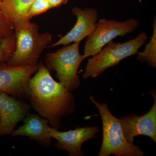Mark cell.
<instances>
[{
  "label": "cell",
  "instance_id": "9c48e42d",
  "mask_svg": "<svg viewBox=\"0 0 156 156\" xmlns=\"http://www.w3.org/2000/svg\"><path fill=\"white\" fill-rule=\"evenodd\" d=\"M100 131L98 126L78 127L64 132L53 127L50 128V136L56 140L54 146L59 150L67 151L70 156L85 155L82 145L87 140L95 137V134Z\"/></svg>",
  "mask_w": 156,
  "mask_h": 156
},
{
  "label": "cell",
  "instance_id": "8fae6325",
  "mask_svg": "<svg viewBox=\"0 0 156 156\" xmlns=\"http://www.w3.org/2000/svg\"><path fill=\"white\" fill-rule=\"evenodd\" d=\"M71 12L76 17L75 25L66 34L48 48H54L60 45L66 46L74 42L80 43L93 32L98 17L97 11L95 9H82L74 7L72 9Z\"/></svg>",
  "mask_w": 156,
  "mask_h": 156
},
{
  "label": "cell",
  "instance_id": "52a82bcc",
  "mask_svg": "<svg viewBox=\"0 0 156 156\" xmlns=\"http://www.w3.org/2000/svg\"><path fill=\"white\" fill-rule=\"evenodd\" d=\"M38 69L34 66L0 63V91L18 98H27V87L32 76Z\"/></svg>",
  "mask_w": 156,
  "mask_h": 156
},
{
  "label": "cell",
  "instance_id": "ac0fdd59",
  "mask_svg": "<svg viewBox=\"0 0 156 156\" xmlns=\"http://www.w3.org/2000/svg\"><path fill=\"white\" fill-rule=\"evenodd\" d=\"M69 0H49L51 9L58 8L66 4Z\"/></svg>",
  "mask_w": 156,
  "mask_h": 156
},
{
  "label": "cell",
  "instance_id": "d6986e66",
  "mask_svg": "<svg viewBox=\"0 0 156 156\" xmlns=\"http://www.w3.org/2000/svg\"><path fill=\"white\" fill-rule=\"evenodd\" d=\"M2 37L1 36V35H0V43H1V42L2 41V40L3 39Z\"/></svg>",
  "mask_w": 156,
  "mask_h": 156
},
{
  "label": "cell",
  "instance_id": "5bb4252c",
  "mask_svg": "<svg viewBox=\"0 0 156 156\" xmlns=\"http://www.w3.org/2000/svg\"><path fill=\"white\" fill-rule=\"evenodd\" d=\"M154 32L151 38L146 46L142 52H137V58L142 62H147L149 66L152 68L156 67V21L153 23Z\"/></svg>",
  "mask_w": 156,
  "mask_h": 156
},
{
  "label": "cell",
  "instance_id": "8992f818",
  "mask_svg": "<svg viewBox=\"0 0 156 156\" xmlns=\"http://www.w3.org/2000/svg\"><path fill=\"white\" fill-rule=\"evenodd\" d=\"M139 23V21L134 18L124 21L104 18L99 20L93 32L87 37L84 47V57L96 55L115 38L124 36L135 30Z\"/></svg>",
  "mask_w": 156,
  "mask_h": 156
},
{
  "label": "cell",
  "instance_id": "6da1fadb",
  "mask_svg": "<svg viewBox=\"0 0 156 156\" xmlns=\"http://www.w3.org/2000/svg\"><path fill=\"white\" fill-rule=\"evenodd\" d=\"M31 77L27 87V98L31 107L51 127L59 130L62 118L72 115L76 109L73 94L55 80L43 62Z\"/></svg>",
  "mask_w": 156,
  "mask_h": 156
},
{
  "label": "cell",
  "instance_id": "4fadbf2b",
  "mask_svg": "<svg viewBox=\"0 0 156 156\" xmlns=\"http://www.w3.org/2000/svg\"><path fill=\"white\" fill-rule=\"evenodd\" d=\"M35 0H2L0 11L9 20L13 28L18 23L27 20V10Z\"/></svg>",
  "mask_w": 156,
  "mask_h": 156
},
{
  "label": "cell",
  "instance_id": "30bf717a",
  "mask_svg": "<svg viewBox=\"0 0 156 156\" xmlns=\"http://www.w3.org/2000/svg\"><path fill=\"white\" fill-rule=\"evenodd\" d=\"M31 108L28 104L0 91V137L11 134Z\"/></svg>",
  "mask_w": 156,
  "mask_h": 156
},
{
  "label": "cell",
  "instance_id": "9a60e30c",
  "mask_svg": "<svg viewBox=\"0 0 156 156\" xmlns=\"http://www.w3.org/2000/svg\"><path fill=\"white\" fill-rule=\"evenodd\" d=\"M15 48V37L12 36L3 38L0 43V63L7 62L13 55Z\"/></svg>",
  "mask_w": 156,
  "mask_h": 156
},
{
  "label": "cell",
  "instance_id": "277c9868",
  "mask_svg": "<svg viewBox=\"0 0 156 156\" xmlns=\"http://www.w3.org/2000/svg\"><path fill=\"white\" fill-rule=\"evenodd\" d=\"M147 39L145 32L124 43L110 42L96 55L89 58L83 73V79L97 77L108 68L117 65L124 58L135 55Z\"/></svg>",
  "mask_w": 156,
  "mask_h": 156
},
{
  "label": "cell",
  "instance_id": "7a4b0ae2",
  "mask_svg": "<svg viewBox=\"0 0 156 156\" xmlns=\"http://www.w3.org/2000/svg\"><path fill=\"white\" fill-rule=\"evenodd\" d=\"M15 48L7 63L14 66H34L41 54L52 42V35L39 31V26L24 20L14 28Z\"/></svg>",
  "mask_w": 156,
  "mask_h": 156
},
{
  "label": "cell",
  "instance_id": "5b68a950",
  "mask_svg": "<svg viewBox=\"0 0 156 156\" xmlns=\"http://www.w3.org/2000/svg\"><path fill=\"white\" fill-rule=\"evenodd\" d=\"M80 42L64 46L53 53H48L45 58V66L49 71L56 72L59 82L68 91L78 89L80 84L78 69L85 59L79 50Z\"/></svg>",
  "mask_w": 156,
  "mask_h": 156
},
{
  "label": "cell",
  "instance_id": "ba28073f",
  "mask_svg": "<svg viewBox=\"0 0 156 156\" xmlns=\"http://www.w3.org/2000/svg\"><path fill=\"white\" fill-rule=\"evenodd\" d=\"M150 94L154 98L153 105L145 114L138 116L134 114L124 115L119 119L124 136L133 143L138 135L149 136L156 142V93L153 89Z\"/></svg>",
  "mask_w": 156,
  "mask_h": 156
},
{
  "label": "cell",
  "instance_id": "e0dca14e",
  "mask_svg": "<svg viewBox=\"0 0 156 156\" xmlns=\"http://www.w3.org/2000/svg\"><path fill=\"white\" fill-rule=\"evenodd\" d=\"M14 34V28L0 11V35L5 38L12 36Z\"/></svg>",
  "mask_w": 156,
  "mask_h": 156
},
{
  "label": "cell",
  "instance_id": "ffe728a7",
  "mask_svg": "<svg viewBox=\"0 0 156 156\" xmlns=\"http://www.w3.org/2000/svg\"><path fill=\"white\" fill-rule=\"evenodd\" d=\"M2 0H0V4H1V2H2Z\"/></svg>",
  "mask_w": 156,
  "mask_h": 156
},
{
  "label": "cell",
  "instance_id": "2e32d148",
  "mask_svg": "<svg viewBox=\"0 0 156 156\" xmlns=\"http://www.w3.org/2000/svg\"><path fill=\"white\" fill-rule=\"evenodd\" d=\"M50 9L49 0H35L27 10L25 20H30L33 17L45 13Z\"/></svg>",
  "mask_w": 156,
  "mask_h": 156
},
{
  "label": "cell",
  "instance_id": "3957f363",
  "mask_svg": "<svg viewBox=\"0 0 156 156\" xmlns=\"http://www.w3.org/2000/svg\"><path fill=\"white\" fill-rule=\"evenodd\" d=\"M90 100L97 107L101 117L103 139L98 156H143L144 153L138 146L127 140L119 119L112 114L106 103H99L91 95Z\"/></svg>",
  "mask_w": 156,
  "mask_h": 156
},
{
  "label": "cell",
  "instance_id": "7c38bea8",
  "mask_svg": "<svg viewBox=\"0 0 156 156\" xmlns=\"http://www.w3.org/2000/svg\"><path fill=\"white\" fill-rule=\"evenodd\" d=\"M23 126L11 134L13 137L27 136L31 140L37 141L45 147H49L52 142L49 121L34 114L28 113L24 118Z\"/></svg>",
  "mask_w": 156,
  "mask_h": 156
}]
</instances>
